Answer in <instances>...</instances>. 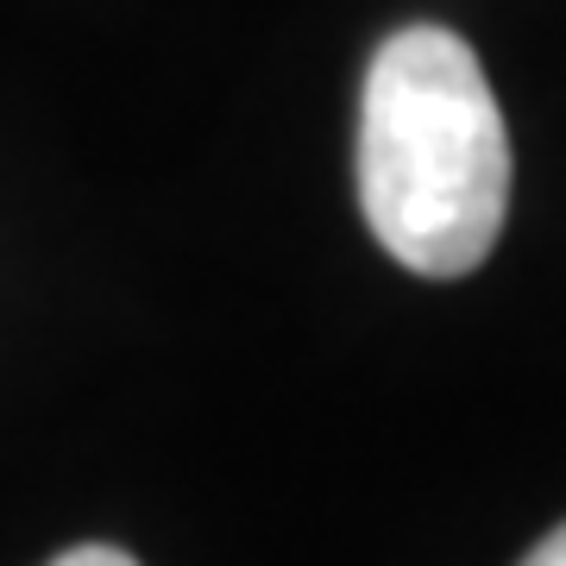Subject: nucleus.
<instances>
[{
  "mask_svg": "<svg viewBox=\"0 0 566 566\" xmlns=\"http://www.w3.org/2000/svg\"><path fill=\"white\" fill-rule=\"evenodd\" d=\"M359 208L416 277H465L510 214V133L479 51L447 25L378 44L359 102Z\"/></svg>",
  "mask_w": 566,
  "mask_h": 566,
  "instance_id": "obj_1",
  "label": "nucleus"
},
{
  "mask_svg": "<svg viewBox=\"0 0 566 566\" xmlns=\"http://www.w3.org/2000/svg\"><path fill=\"white\" fill-rule=\"evenodd\" d=\"M51 566H139L126 547H107V542H82V547H70V554H57Z\"/></svg>",
  "mask_w": 566,
  "mask_h": 566,
  "instance_id": "obj_2",
  "label": "nucleus"
},
{
  "mask_svg": "<svg viewBox=\"0 0 566 566\" xmlns=\"http://www.w3.org/2000/svg\"><path fill=\"white\" fill-rule=\"evenodd\" d=\"M523 566H566V523L554 528V535H542V542L528 547V560Z\"/></svg>",
  "mask_w": 566,
  "mask_h": 566,
  "instance_id": "obj_3",
  "label": "nucleus"
}]
</instances>
